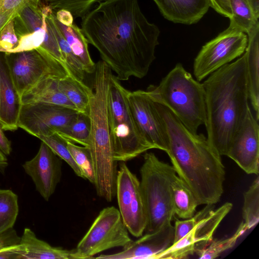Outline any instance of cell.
<instances>
[{"mask_svg":"<svg viewBox=\"0 0 259 259\" xmlns=\"http://www.w3.org/2000/svg\"><path fill=\"white\" fill-rule=\"evenodd\" d=\"M82 18L81 30L120 81L142 78L155 59L160 31L138 0H105Z\"/></svg>","mask_w":259,"mask_h":259,"instance_id":"1","label":"cell"},{"mask_svg":"<svg viewBox=\"0 0 259 259\" xmlns=\"http://www.w3.org/2000/svg\"><path fill=\"white\" fill-rule=\"evenodd\" d=\"M168 138V155L177 176L199 205H213L223 193L225 169L221 156L203 134L189 130L165 106L155 101Z\"/></svg>","mask_w":259,"mask_h":259,"instance_id":"2","label":"cell"},{"mask_svg":"<svg viewBox=\"0 0 259 259\" xmlns=\"http://www.w3.org/2000/svg\"><path fill=\"white\" fill-rule=\"evenodd\" d=\"M203 84L207 138L220 155L226 156L250 108L245 54L213 72Z\"/></svg>","mask_w":259,"mask_h":259,"instance_id":"3","label":"cell"},{"mask_svg":"<svg viewBox=\"0 0 259 259\" xmlns=\"http://www.w3.org/2000/svg\"><path fill=\"white\" fill-rule=\"evenodd\" d=\"M88 111L90 119L89 145L94 163L97 194L108 196L116 190L117 161L113 158L107 118L108 94L112 71L103 61L96 63Z\"/></svg>","mask_w":259,"mask_h":259,"instance_id":"4","label":"cell"},{"mask_svg":"<svg viewBox=\"0 0 259 259\" xmlns=\"http://www.w3.org/2000/svg\"><path fill=\"white\" fill-rule=\"evenodd\" d=\"M152 98L167 107L191 132L197 133L206 122L203 83L195 79L178 63L160 81L146 90Z\"/></svg>","mask_w":259,"mask_h":259,"instance_id":"5","label":"cell"},{"mask_svg":"<svg viewBox=\"0 0 259 259\" xmlns=\"http://www.w3.org/2000/svg\"><path fill=\"white\" fill-rule=\"evenodd\" d=\"M143 157L140 184L146 214L144 233H150L170 223L175 215L171 184L177 175L172 165L154 153L147 152Z\"/></svg>","mask_w":259,"mask_h":259,"instance_id":"6","label":"cell"},{"mask_svg":"<svg viewBox=\"0 0 259 259\" xmlns=\"http://www.w3.org/2000/svg\"><path fill=\"white\" fill-rule=\"evenodd\" d=\"M128 92L113 74L108 94L107 118L113 158L117 162H125L154 149L133 116L127 99Z\"/></svg>","mask_w":259,"mask_h":259,"instance_id":"7","label":"cell"},{"mask_svg":"<svg viewBox=\"0 0 259 259\" xmlns=\"http://www.w3.org/2000/svg\"><path fill=\"white\" fill-rule=\"evenodd\" d=\"M4 58L20 99L24 93L45 77L62 78L70 75L64 64L39 48L18 53H4Z\"/></svg>","mask_w":259,"mask_h":259,"instance_id":"8","label":"cell"},{"mask_svg":"<svg viewBox=\"0 0 259 259\" xmlns=\"http://www.w3.org/2000/svg\"><path fill=\"white\" fill-rule=\"evenodd\" d=\"M128 233L119 210L113 206L105 207L73 249L72 259L93 258L106 250L123 248L133 241Z\"/></svg>","mask_w":259,"mask_h":259,"instance_id":"9","label":"cell"},{"mask_svg":"<svg viewBox=\"0 0 259 259\" xmlns=\"http://www.w3.org/2000/svg\"><path fill=\"white\" fill-rule=\"evenodd\" d=\"M248 42L247 34L232 24L202 46L195 57L193 74L201 81L222 66L243 55Z\"/></svg>","mask_w":259,"mask_h":259,"instance_id":"10","label":"cell"},{"mask_svg":"<svg viewBox=\"0 0 259 259\" xmlns=\"http://www.w3.org/2000/svg\"><path fill=\"white\" fill-rule=\"evenodd\" d=\"M116 195L119 211L127 230L133 236L143 235L146 226V214L140 181L121 161L117 170Z\"/></svg>","mask_w":259,"mask_h":259,"instance_id":"11","label":"cell"},{"mask_svg":"<svg viewBox=\"0 0 259 259\" xmlns=\"http://www.w3.org/2000/svg\"><path fill=\"white\" fill-rule=\"evenodd\" d=\"M78 112L70 108L52 104H23L19 111L18 127L38 138L56 133L68 126Z\"/></svg>","mask_w":259,"mask_h":259,"instance_id":"12","label":"cell"},{"mask_svg":"<svg viewBox=\"0 0 259 259\" xmlns=\"http://www.w3.org/2000/svg\"><path fill=\"white\" fill-rule=\"evenodd\" d=\"M127 99L133 116L141 132L154 149L165 152L168 138L155 101L146 91H129Z\"/></svg>","mask_w":259,"mask_h":259,"instance_id":"13","label":"cell"},{"mask_svg":"<svg viewBox=\"0 0 259 259\" xmlns=\"http://www.w3.org/2000/svg\"><path fill=\"white\" fill-rule=\"evenodd\" d=\"M250 108L234 136L226 156L247 174L259 172V126Z\"/></svg>","mask_w":259,"mask_h":259,"instance_id":"14","label":"cell"},{"mask_svg":"<svg viewBox=\"0 0 259 259\" xmlns=\"http://www.w3.org/2000/svg\"><path fill=\"white\" fill-rule=\"evenodd\" d=\"M53 150L41 141L35 156L22 165L32 179L36 191L48 201L55 192L62 176V162Z\"/></svg>","mask_w":259,"mask_h":259,"instance_id":"15","label":"cell"},{"mask_svg":"<svg viewBox=\"0 0 259 259\" xmlns=\"http://www.w3.org/2000/svg\"><path fill=\"white\" fill-rule=\"evenodd\" d=\"M174 237V226L171 222L163 225L157 231L145 233L136 241H132L118 252L101 254V259H155L159 253L172 244Z\"/></svg>","mask_w":259,"mask_h":259,"instance_id":"16","label":"cell"},{"mask_svg":"<svg viewBox=\"0 0 259 259\" xmlns=\"http://www.w3.org/2000/svg\"><path fill=\"white\" fill-rule=\"evenodd\" d=\"M213 205H209L195 227L178 241L180 247L191 254L208 245L219 225L233 207L230 202H226L216 209Z\"/></svg>","mask_w":259,"mask_h":259,"instance_id":"17","label":"cell"},{"mask_svg":"<svg viewBox=\"0 0 259 259\" xmlns=\"http://www.w3.org/2000/svg\"><path fill=\"white\" fill-rule=\"evenodd\" d=\"M0 124L4 131H16L19 127L18 117L22 104L11 78L4 53H0Z\"/></svg>","mask_w":259,"mask_h":259,"instance_id":"18","label":"cell"},{"mask_svg":"<svg viewBox=\"0 0 259 259\" xmlns=\"http://www.w3.org/2000/svg\"><path fill=\"white\" fill-rule=\"evenodd\" d=\"M164 18L175 23L198 22L210 7L209 0H153Z\"/></svg>","mask_w":259,"mask_h":259,"instance_id":"19","label":"cell"},{"mask_svg":"<svg viewBox=\"0 0 259 259\" xmlns=\"http://www.w3.org/2000/svg\"><path fill=\"white\" fill-rule=\"evenodd\" d=\"M73 249L54 247L38 238L28 228L24 229L15 252L17 259H72Z\"/></svg>","mask_w":259,"mask_h":259,"instance_id":"20","label":"cell"},{"mask_svg":"<svg viewBox=\"0 0 259 259\" xmlns=\"http://www.w3.org/2000/svg\"><path fill=\"white\" fill-rule=\"evenodd\" d=\"M248 42L244 53L246 56L248 83L249 99L259 118V24L247 34Z\"/></svg>","mask_w":259,"mask_h":259,"instance_id":"21","label":"cell"},{"mask_svg":"<svg viewBox=\"0 0 259 259\" xmlns=\"http://www.w3.org/2000/svg\"><path fill=\"white\" fill-rule=\"evenodd\" d=\"M60 79L53 76L41 79L23 94L20 99L21 104L45 103L77 110L74 105L59 90L58 81Z\"/></svg>","mask_w":259,"mask_h":259,"instance_id":"22","label":"cell"},{"mask_svg":"<svg viewBox=\"0 0 259 259\" xmlns=\"http://www.w3.org/2000/svg\"><path fill=\"white\" fill-rule=\"evenodd\" d=\"M54 20L71 50L81 62L87 73H94L96 63L93 61L88 48V41L83 32L75 24L65 25L58 21L55 12Z\"/></svg>","mask_w":259,"mask_h":259,"instance_id":"23","label":"cell"},{"mask_svg":"<svg viewBox=\"0 0 259 259\" xmlns=\"http://www.w3.org/2000/svg\"><path fill=\"white\" fill-rule=\"evenodd\" d=\"M53 10L47 4L37 7H27L14 18V27L18 37L28 34L41 29L46 17Z\"/></svg>","mask_w":259,"mask_h":259,"instance_id":"24","label":"cell"},{"mask_svg":"<svg viewBox=\"0 0 259 259\" xmlns=\"http://www.w3.org/2000/svg\"><path fill=\"white\" fill-rule=\"evenodd\" d=\"M171 198L175 215L184 220L194 215L199 203L190 188L178 176L171 184Z\"/></svg>","mask_w":259,"mask_h":259,"instance_id":"25","label":"cell"},{"mask_svg":"<svg viewBox=\"0 0 259 259\" xmlns=\"http://www.w3.org/2000/svg\"><path fill=\"white\" fill-rule=\"evenodd\" d=\"M59 90L79 112L88 114L92 89L70 75L58 80Z\"/></svg>","mask_w":259,"mask_h":259,"instance_id":"26","label":"cell"},{"mask_svg":"<svg viewBox=\"0 0 259 259\" xmlns=\"http://www.w3.org/2000/svg\"><path fill=\"white\" fill-rule=\"evenodd\" d=\"M54 13L53 10L51 11L47 16L46 19L57 39L65 66L70 75L78 80L83 81L85 74L83 67L56 25L54 20Z\"/></svg>","mask_w":259,"mask_h":259,"instance_id":"27","label":"cell"},{"mask_svg":"<svg viewBox=\"0 0 259 259\" xmlns=\"http://www.w3.org/2000/svg\"><path fill=\"white\" fill-rule=\"evenodd\" d=\"M90 133L91 122L88 114L78 112L68 126L56 133L68 141L88 147Z\"/></svg>","mask_w":259,"mask_h":259,"instance_id":"28","label":"cell"},{"mask_svg":"<svg viewBox=\"0 0 259 259\" xmlns=\"http://www.w3.org/2000/svg\"><path fill=\"white\" fill-rule=\"evenodd\" d=\"M232 16L230 24L246 34L259 24L257 17L247 0H230Z\"/></svg>","mask_w":259,"mask_h":259,"instance_id":"29","label":"cell"},{"mask_svg":"<svg viewBox=\"0 0 259 259\" xmlns=\"http://www.w3.org/2000/svg\"><path fill=\"white\" fill-rule=\"evenodd\" d=\"M19 212L18 196L9 189H0V234L13 228Z\"/></svg>","mask_w":259,"mask_h":259,"instance_id":"30","label":"cell"},{"mask_svg":"<svg viewBox=\"0 0 259 259\" xmlns=\"http://www.w3.org/2000/svg\"><path fill=\"white\" fill-rule=\"evenodd\" d=\"M243 223L247 230L254 227L259 221V178L253 181L243 194L242 207Z\"/></svg>","mask_w":259,"mask_h":259,"instance_id":"31","label":"cell"},{"mask_svg":"<svg viewBox=\"0 0 259 259\" xmlns=\"http://www.w3.org/2000/svg\"><path fill=\"white\" fill-rule=\"evenodd\" d=\"M247 229L242 222L235 233L225 239H212L205 247L196 252L201 259H213L218 257L222 252L232 248L238 239L246 231Z\"/></svg>","mask_w":259,"mask_h":259,"instance_id":"32","label":"cell"},{"mask_svg":"<svg viewBox=\"0 0 259 259\" xmlns=\"http://www.w3.org/2000/svg\"><path fill=\"white\" fill-rule=\"evenodd\" d=\"M67 148L74 161L80 169L83 178L94 185L95 174L93 161L90 149L80 146L67 141Z\"/></svg>","mask_w":259,"mask_h":259,"instance_id":"33","label":"cell"},{"mask_svg":"<svg viewBox=\"0 0 259 259\" xmlns=\"http://www.w3.org/2000/svg\"><path fill=\"white\" fill-rule=\"evenodd\" d=\"M38 139L45 143L59 157L65 161L76 176L83 178L80 169L74 161L68 149L67 141L66 139L57 133L40 136Z\"/></svg>","mask_w":259,"mask_h":259,"instance_id":"34","label":"cell"},{"mask_svg":"<svg viewBox=\"0 0 259 259\" xmlns=\"http://www.w3.org/2000/svg\"><path fill=\"white\" fill-rule=\"evenodd\" d=\"M53 11L65 9L74 18H82L93 7L105 0H44Z\"/></svg>","mask_w":259,"mask_h":259,"instance_id":"35","label":"cell"},{"mask_svg":"<svg viewBox=\"0 0 259 259\" xmlns=\"http://www.w3.org/2000/svg\"><path fill=\"white\" fill-rule=\"evenodd\" d=\"M49 28V25L46 20L45 24L41 29L33 33L19 37L17 47L9 53L30 51L39 48L45 40Z\"/></svg>","mask_w":259,"mask_h":259,"instance_id":"36","label":"cell"},{"mask_svg":"<svg viewBox=\"0 0 259 259\" xmlns=\"http://www.w3.org/2000/svg\"><path fill=\"white\" fill-rule=\"evenodd\" d=\"M19 237L13 229L0 234V258H15L14 252L19 243Z\"/></svg>","mask_w":259,"mask_h":259,"instance_id":"37","label":"cell"},{"mask_svg":"<svg viewBox=\"0 0 259 259\" xmlns=\"http://www.w3.org/2000/svg\"><path fill=\"white\" fill-rule=\"evenodd\" d=\"M209 205H206L202 210L191 218L184 220H177L174 226L173 243L177 242L188 234L196 225L198 221L207 210Z\"/></svg>","mask_w":259,"mask_h":259,"instance_id":"38","label":"cell"},{"mask_svg":"<svg viewBox=\"0 0 259 259\" xmlns=\"http://www.w3.org/2000/svg\"><path fill=\"white\" fill-rule=\"evenodd\" d=\"M18 41L13 19L5 26L1 32L0 53H9L17 47Z\"/></svg>","mask_w":259,"mask_h":259,"instance_id":"39","label":"cell"},{"mask_svg":"<svg viewBox=\"0 0 259 259\" xmlns=\"http://www.w3.org/2000/svg\"><path fill=\"white\" fill-rule=\"evenodd\" d=\"M41 0H0V13H8L16 15L27 7H38Z\"/></svg>","mask_w":259,"mask_h":259,"instance_id":"40","label":"cell"},{"mask_svg":"<svg viewBox=\"0 0 259 259\" xmlns=\"http://www.w3.org/2000/svg\"><path fill=\"white\" fill-rule=\"evenodd\" d=\"M210 7L223 16L230 18L232 13L230 0H209Z\"/></svg>","mask_w":259,"mask_h":259,"instance_id":"41","label":"cell"},{"mask_svg":"<svg viewBox=\"0 0 259 259\" xmlns=\"http://www.w3.org/2000/svg\"><path fill=\"white\" fill-rule=\"evenodd\" d=\"M56 19L62 24L70 26L73 24V16L71 13L65 9H60L55 13Z\"/></svg>","mask_w":259,"mask_h":259,"instance_id":"42","label":"cell"},{"mask_svg":"<svg viewBox=\"0 0 259 259\" xmlns=\"http://www.w3.org/2000/svg\"><path fill=\"white\" fill-rule=\"evenodd\" d=\"M0 124V150L5 155H9L12 152L11 142L5 136Z\"/></svg>","mask_w":259,"mask_h":259,"instance_id":"43","label":"cell"},{"mask_svg":"<svg viewBox=\"0 0 259 259\" xmlns=\"http://www.w3.org/2000/svg\"><path fill=\"white\" fill-rule=\"evenodd\" d=\"M15 17L16 15L14 14L0 13V34L5 26Z\"/></svg>","mask_w":259,"mask_h":259,"instance_id":"44","label":"cell"},{"mask_svg":"<svg viewBox=\"0 0 259 259\" xmlns=\"http://www.w3.org/2000/svg\"><path fill=\"white\" fill-rule=\"evenodd\" d=\"M8 165V162L7 156L0 150V171L4 174Z\"/></svg>","mask_w":259,"mask_h":259,"instance_id":"45","label":"cell"},{"mask_svg":"<svg viewBox=\"0 0 259 259\" xmlns=\"http://www.w3.org/2000/svg\"><path fill=\"white\" fill-rule=\"evenodd\" d=\"M1 78H0V97H1Z\"/></svg>","mask_w":259,"mask_h":259,"instance_id":"46","label":"cell"}]
</instances>
